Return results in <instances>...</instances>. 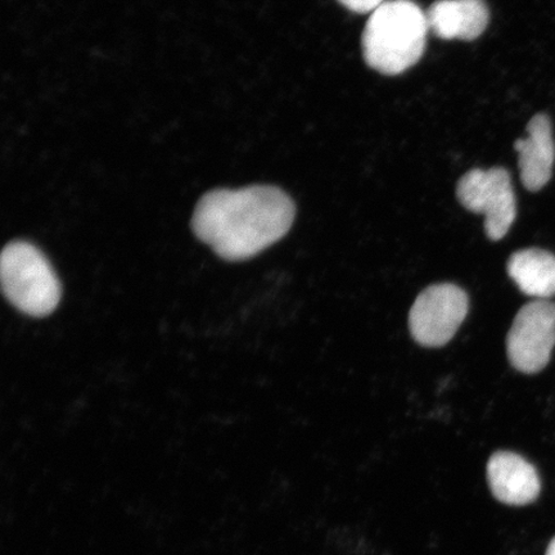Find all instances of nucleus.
Returning <instances> with one entry per match:
<instances>
[{
    "label": "nucleus",
    "instance_id": "obj_6",
    "mask_svg": "<svg viewBox=\"0 0 555 555\" xmlns=\"http://www.w3.org/2000/svg\"><path fill=\"white\" fill-rule=\"evenodd\" d=\"M555 346V302L535 300L518 311L506 337V353L520 373L543 371Z\"/></svg>",
    "mask_w": 555,
    "mask_h": 555
},
{
    "label": "nucleus",
    "instance_id": "obj_5",
    "mask_svg": "<svg viewBox=\"0 0 555 555\" xmlns=\"http://www.w3.org/2000/svg\"><path fill=\"white\" fill-rule=\"evenodd\" d=\"M468 309L466 291L455 284H434L416 297L409 314V328L422 346H446L460 330Z\"/></svg>",
    "mask_w": 555,
    "mask_h": 555
},
{
    "label": "nucleus",
    "instance_id": "obj_9",
    "mask_svg": "<svg viewBox=\"0 0 555 555\" xmlns=\"http://www.w3.org/2000/svg\"><path fill=\"white\" fill-rule=\"evenodd\" d=\"M429 31L443 40H475L489 25L483 0H437L426 12Z\"/></svg>",
    "mask_w": 555,
    "mask_h": 555
},
{
    "label": "nucleus",
    "instance_id": "obj_7",
    "mask_svg": "<svg viewBox=\"0 0 555 555\" xmlns=\"http://www.w3.org/2000/svg\"><path fill=\"white\" fill-rule=\"evenodd\" d=\"M488 481L492 495L506 505L531 504L541 491L537 468L511 451H498L490 457Z\"/></svg>",
    "mask_w": 555,
    "mask_h": 555
},
{
    "label": "nucleus",
    "instance_id": "obj_4",
    "mask_svg": "<svg viewBox=\"0 0 555 555\" xmlns=\"http://www.w3.org/2000/svg\"><path fill=\"white\" fill-rule=\"evenodd\" d=\"M456 197L467 210L483 215L485 231L491 241L504 238L515 223L516 196L505 169L468 171L457 183Z\"/></svg>",
    "mask_w": 555,
    "mask_h": 555
},
{
    "label": "nucleus",
    "instance_id": "obj_12",
    "mask_svg": "<svg viewBox=\"0 0 555 555\" xmlns=\"http://www.w3.org/2000/svg\"><path fill=\"white\" fill-rule=\"evenodd\" d=\"M545 555H555V538L551 541L550 546H547Z\"/></svg>",
    "mask_w": 555,
    "mask_h": 555
},
{
    "label": "nucleus",
    "instance_id": "obj_1",
    "mask_svg": "<svg viewBox=\"0 0 555 555\" xmlns=\"http://www.w3.org/2000/svg\"><path fill=\"white\" fill-rule=\"evenodd\" d=\"M295 215L294 201L276 186L215 190L199 199L192 229L221 259L243 261L282 240Z\"/></svg>",
    "mask_w": 555,
    "mask_h": 555
},
{
    "label": "nucleus",
    "instance_id": "obj_10",
    "mask_svg": "<svg viewBox=\"0 0 555 555\" xmlns=\"http://www.w3.org/2000/svg\"><path fill=\"white\" fill-rule=\"evenodd\" d=\"M506 270L520 293L538 300L555 296V255L539 248L520 249L511 256Z\"/></svg>",
    "mask_w": 555,
    "mask_h": 555
},
{
    "label": "nucleus",
    "instance_id": "obj_2",
    "mask_svg": "<svg viewBox=\"0 0 555 555\" xmlns=\"http://www.w3.org/2000/svg\"><path fill=\"white\" fill-rule=\"evenodd\" d=\"M426 12L412 0H386L371 13L362 35L366 65L384 75H400L425 52Z\"/></svg>",
    "mask_w": 555,
    "mask_h": 555
},
{
    "label": "nucleus",
    "instance_id": "obj_8",
    "mask_svg": "<svg viewBox=\"0 0 555 555\" xmlns=\"http://www.w3.org/2000/svg\"><path fill=\"white\" fill-rule=\"evenodd\" d=\"M527 138L515 142L519 155L520 180L527 190L538 192L550 183L555 162V143L550 116L539 114L527 125Z\"/></svg>",
    "mask_w": 555,
    "mask_h": 555
},
{
    "label": "nucleus",
    "instance_id": "obj_3",
    "mask_svg": "<svg viewBox=\"0 0 555 555\" xmlns=\"http://www.w3.org/2000/svg\"><path fill=\"white\" fill-rule=\"evenodd\" d=\"M0 280L7 300L26 315L47 317L59 307V276L46 255L29 242L13 241L4 247Z\"/></svg>",
    "mask_w": 555,
    "mask_h": 555
},
{
    "label": "nucleus",
    "instance_id": "obj_11",
    "mask_svg": "<svg viewBox=\"0 0 555 555\" xmlns=\"http://www.w3.org/2000/svg\"><path fill=\"white\" fill-rule=\"evenodd\" d=\"M338 2L356 13H372L386 0H338Z\"/></svg>",
    "mask_w": 555,
    "mask_h": 555
}]
</instances>
